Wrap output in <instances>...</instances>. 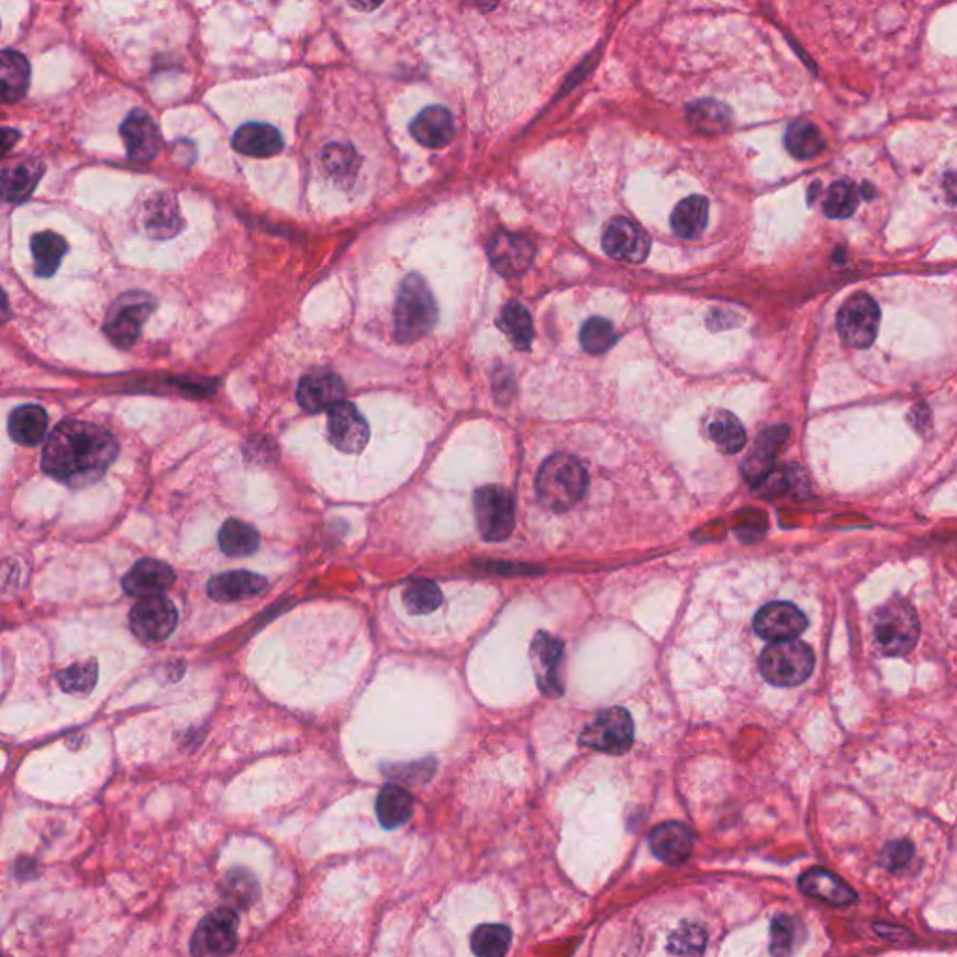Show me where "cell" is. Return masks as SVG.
<instances>
[{"label": "cell", "instance_id": "6da1fadb", "mask_svg": "<svg viewBox=\"0 0 957 957\" xmlns=\"http://www.w3.org/2000/svg\"><path fill=\"white\" fill-rule=\"evenodd\" d=\"M118 455V442L107 429L81 419H66L49 434L42 470L64 485L81 488L100 481Z\"/></svg>", "mask_w": 957, "mask_h": 957}, {"label": "cell", "instance_id": "7a4b0ae2", "mask_svg": "<svg viewBox=\"0 0 957 957\" xmlns=\"http://www.w3.org/2000/svg\"><path fill=\"white\" fill-rule=\"evenodd\" d=\"M438 322V305L421 275H408L395 303V337L402 344L415 343L429 335Z\"/></svg>", "mask_w": 957, "mask_h": 957}, {"label": "cell", "instance_id": "3957f363", "mask_svg": "<svg viewBox=\"0 0 957 957\" xmlns=\"http://www.w3.org/2000/svg\"><path fill=\"white\" fill-rule=\"evenodd\" d=\"M589 485L586 468L580 460L559 453L548 458L537 473V494L544 507L567 511L584 498Z\"/></svg>", "mask_w": 957, "mask_h": 957}, {"label": "cell", "instance_id": "277c9868", "mask_svg": "<svg viewBox=\"0 0 957 957\" xmlns=\"http://www.w3.org/2000/svg\"><path fill=\"white\" fill-rule=\"evenodd\" d=\"M873 636L888 657H901L915 649L920 636L916 610L901 597L888 600L873 615Z\"/></svg>", "mask_w": 957, "mask_h": 957}, {"label": "cell", "instance_id": "5b68a950", "mask_svg": "<svg viewBox=\"0 0 957 957\" xmlns=\"http://www.w3.org/2000/svg\"><path fill=\"white\" fill-rule=\"evenodd\" d=\"M812 649L800 640L771 643L759 658V670L774 686H797L814 672Z\"/></svg>", "mask_w": 957, "mask_h": 957}, {"label": "cell", "instance_id": "8992f818", "mask_svg": "<svg viewBox=\"0 0 957 957\" xmlns=\"http://www.w3.org/2000/svg\"><path fill=\"white\" fill-rule=\"evenodd\" d=\"M473 513L481 537L490 543L505 541L515 529V498L503 486H481L473 496Z\"/></svg>", "mask_w": 957, "mask_h": 957}, {"label": "cell", "instance_id": "52a82bcc", "mask_svg": "<svg viewBox=\"0 0 957 957\" xmlns=\"http://www.w3.org/2000/svg\"><path fill=\"white\" fill-rule=\"evenodd\" d=\"M881 324V311L877 301L872 296L858 292L851 298L843 301L838 316L836 328L842 337L843 343L857 350L870 348Z\"/></svg>", "mask_w": 957, "mask_h": 957}, {"label": "cell", "instance_id": "ba28073f", "mask_svg": "<svg viewBox=\"0 0 957 957\" xmlns=\"http://www.w3.org/2000/svg\"><path fill=\"white\" fill-rule=\"evenodd\" d=\"M154 311V301L141 292H129L120 296L105 318L103 331L111 343L120 348H129L137 343L144 322Z\"/></svg>", "mask_w": 957, "mask_h": 957}, {"label": "cell", "instance_id": "9c48e42d", "mask_svg": "<svg viewBox=\"0 0 957 957\" xmlns=\"http://www.w3.org/2000/svg\"><path fill=\"white\" fill-rule=\"evenodd\" d=\"M634 741V722L625 709H608L584 729L580 743L593 750L606 752L612 756H621L629 750Z\"/></svg>", "mask_w": 957, "mask_h": 957}, {"label": "cell", "instance_id": "30bf717a", "mask_svg": "<svg viewBox=\"0 0 957 957\" xmlns=\"http://www.w3.org/2000/svg\"><path fill=\"white\" fill-rule=\"evenodd\" d=\"M238 943V916L230 909H217L206 916L193 935L195 957H227Z\"/></svg>", "mask_w": 957, "mask_h": 957}, {"label": "cell", "instance_id": "8fae6325", "mask_svg": "<svg viewBox=\"0 0 957 957\" xmlns=\"http://www.w3.org/2000/svg\"><path fill=\"white\" fill-rule=\"evenodd\" d=\"M178 625V612L165 597L141 599L129 612V627L143 642L167 640Z\"/></svg>", "mask_w": 957, "mask_h": 957}, {"label": "cell", "instance_id": "7c38bea8", "mask_svg": "<svg viewBox=\"0 0 957 957\" xmlns=\"http://www.w3.org/2000/svg\"><path fill=\"white\" fill-rule=\"evenodd\" d=\"M529 660L533 666L535 681L544 696H550V698L561 696L565 692L563 673H561L563 642L552 634L539 632L529 647Z\"/></svg>", "mask_w": 957, "mask_h": 957}, {"label": "cell", "instance_id": "4fadbf2b", "mask_svg": "<svg viewBox=\"0 0 957 957\" xmlns=\"http://www.w3.org/2000/svg\"><path fill=\"white\" fill-rule=\"evenodd\" d=\"M371 429L352 402H339L328 414V438L339 451L356 455L365 449Z\"/></svg>", "mask_w": 957, "mask_h": 957}, {"label": "cell", "instance_id": "5bb4252c", "mask_svg": "<svg viewBox=\"0 0 957 957\" xmlns=\"http://www.w3.org/2000/svg\"><path fill=\"white\" fill-rule=\"evenodd\" d=\"M806 627V615L791 602H771L763 606L754 619L756 634L771 643L797 640Z\"/></svg>", "mask_w": 957, "mask_h": 957}, {"label": "cell", "instance_id": "9a60e30c", "mask_svg": "<svg viewBox=\"0 0 957 957\" xmlns=\"http://www.w3.org/2000/svg\"><path fill=\"white\" fill-rule=\"evenodd\" d=\"M649 238L630 219L617 217L610 221L602 236V249L614 260L640 264L649 255Z\"/></svg>", "mask_w": 957, "mask_h": 957}, {"label": "cell", "instance_id": "2e32d148", "mask_svg": "<svg viewBox=\"0 0 957 957\" xmlns=\"http://www.w3.org/2000/svg\"><path fill=\"white\" fill-rule=\"evenodd\" d=\"M488 257L496 272L505 277H516L528 272L535 258V247L526 236L500 232L488 245Z\"/></svg>", "mask_w": 957, "mask_h": 957}, {"label": "cell", "instance_id": "e0dca14e", "mask_svg": "<svg viewBox=\"0 0 957 957\" xmlns=\"http://www.w3.org/2000/svg\"><path fill=\"white\" fill-rule=\"evenodd\" d=\"M120 135L131 161L146 163L158 156L161 135L154 118L144 113L143 109H135L129 113L124 124L120 126Z\"/></svg>", "mask_w": 957, "mask_h": 957}, {"label": "cell", "instance_id": "ac0fdd59", "mask_svg": "<svg viewBox=\"0 0 957 957\" xmlns=\"http://www.w3.org/2000/svg\"><path fill=\"white\" fill-rule=\"evenodd\" d=\"M176 576L167 563L156 559L137 561L122 578V587L129 597L150 599L161 597L174 584Z\"/></svg>", "mask_w": 957, "mask_h": 957}, {"label": "cell", "instance_id": "d6986e66", "mask_svg": "<svg viewBox=\"0 0 957 957\" xmlns=\"http://www.w3.org/2000/svg\"><path fill=\"white\" fill-rule=\"evenodd\" d=\"M343 380L328 371H316L305 374L298 386V402L305 412L318 414L324 410H331L339 402H343Z\"/></svg>", "mask_w": 957, "mask_h": 957}, {"label": "cell", "instance_id": "ffe728a7", "mask_svg": "<svg viewBox=\"0 0 957 957\" xmlns=\"http://www.w3.org/2000/svg\"><path fill=\"white\" fill-rule=\"evenodd\" d=\"M653 855L666 864H681L692 855L694 834L683 823H662L649 836Z\"/></svg>", "mask_w": 957, "mask_h": 957}, {"label": "cell", "instance_id": "44dd1931", "mask_svg": "<svg viewBox=\"0 0 957 957\" xmlns=\"http://www.w3.org/2000/svg\"><path fill=\"white\" fill-rule=\"evenodd\" d=\"M410 131L415 141L427 148H443L457 135L453 115L442 105H432L423 109L419 115L415 116Z\"/></svg>", "mask_w": 957, "mask_h": 957}, {"label": "cell", "instance_id": "7402d4cb", "mask_svg": "<svg viewBox=\"0 0 957 957\" xmlns=\"http://www.w3.org/2000/svg\"><path fill=\"white\" fill-rule=\"evenodd\" d=\"M800 890L815 900L825 901L834 907H845L857 900V892L838 875L823 868H814L799 879Z\"/></svg>", "mask_w": 957, "mask_h": 957}, {"label": "cell", "instance_id": "603a6c76", "mask_svg": "<svg viewBox=\"0 0 957 957\" xmlns=\"http://www.w3.org/2000/svg\"><path fill=\"white\" fill-rule=\"evenodd\" d=\"M143 225L152 238H172L182 229V215L171 193H156L146 200L143 210Z\"/></svg>", "mask_w": 957, "mask_h": 957}, {"label": "cell", "instance_id": "cb8c5ba5", "mask_svg": "<svg viewBox=\"0 0 957 957\" xmlns=\"http://www.w3.org/2000/svg\"><path fill=\"white\" fill-rule=\"evenodd\" d=\"M266 587L268 580L255 572H223L208 582V595L217 602H234L260 595Z\"/></svg>", "mask_w": 957, "mask_h": 957}, {"label": "cell", "instance_id": "d4e9b609", "mask_svg": "<svg viewBox=\"0 0 957 957\" xmlns=\"http://www.w3.org/2000/svg\"><path fill=\"white\" fill-rule=\"evenodd\" d=\"M232 144L243 156L272 158L283 150L285 141L279 129L273 128L270 124L253 122V124H245L236 131Z\"/></svg>", "mask_w": 957, "mask_h": 957}, {"label": "cell", "instance_id": "484cf974", "mask_svg": "<svg viewBox=\"0 0 957 957\" xmlns=\"http://www.w3.org/2000/svg\"><path fill=\"white\" fill-rule=\"evenodd\" d=\"M672 230L683 240H696L707 229L709 202L701 195H692L681 200L672 214Z\"/></svg>", "mask_w": 957, "mask_h": 957}, {"label": "cell", "instance_id": "4316f807", "mask_svg": "<svg viewBox=\"0 0 957 957\" xmlns=\"http://www.w3.org/2000/svg\"><path fill=\"white\" fill-rule=\"evenodd\" d=\"M47 412L42 406L36 404H25L15 408L10 421H8V430L14 442L19 445H38L43 442L47 434Z\"/></svg>", "mask_w": 957, "mask_h": 957}, {"label": "cell", "instance_id": "83f0119b", "mask_svg": "<svg viewBox=\"0 0 957 957\" xmlns=\"http://www.w3.org/2000/svg\"><path fill=\"white\" fill-rule=\"evenodd\" d=\"M0 79H2V101L14 103L19 101L29 90L30 66L29 60L21 53L6 49L0 55Z\"/></svg>", "mask_w": 957, "mask_h": 957}, {"label": "cell", "instance_id": "f1b7e54d", "mask_svg": "<svg viewBox=\"0 0 957 957\" xmlns=\"http://www.w3.org/2000/svg\"><path fill=\"white\" fill-rule=\"evenodd\" d=\"M414 810V800L406 789L399 786H386L376 799V815L384 829L402 827Z\"/></svg>", "mask_w": 957, "mask_h": 957}, {"label": "cell", "instance_id": "f546056e", "mask_svg": "<svg viewBox=\"0 0 957 957\" xmlns=\"http://www.w3.org/2000/svg\"><path fill=\"white\" fill-rule=\"evenodd\" d=\"M42 163L27 161L2 172V195L8 202H25L42 178Z\"/></svg>", "mask_w": 957, "mask_h": 957}, {"label": "cell", "instance_id": "4dcf8cb0", "mask_svg": "<svg viewBox=\"0 0 957 957\" xmlns=\"http://www.w3.org/2000/svg\"><path fill=\"white\" fill-rule=\"evenodd\" d=\"M32 257H34V272L40 277H51L68 253V243L55 232H40L30 242Z\"/></svg>", "mask_w": 957, "mask_h": 957}, {"label": "cell", "instance_id": "1f68e13d", "mask_svg": "<svg viewBox=\"0 0 957 957\" xmlns=\"http://www.w3.org/2000/svg\"><path fill=\"white\" fill-rule=\"evenodd\" d=\"M219 546L230 558H245L257 552L260 533L242 520L230 518L219 531Z\"/></svg>", "mask_w": 957, "mask_h": 957}, {"label": "cell", "instance_id": "d6a6232c", "mask_svg": "<svg viewBox=\"0 0 957 957\" xmlns=\"http://www.w3.org/2000/svg\"><path fill=\"white\" fill-rule=\"evenodd\" d=\"M784 143H786L787 152L793 158L802 159V161L817 158L825 148L823 133L810 120L791 122L787 128Z\"/></svg>", "mask_w": 957, "mask_h": 957}, {"label": "cell", "instance_id": "836d02e7", "mask_svg": "<svg viewBox=\"0 0 957 957\" xmlns=\"http://www.w3.org/2000/svg\"><path fill=\"white\" fill-rule=\"evenodd\" d=\"M498 326L518 350H528L533 343V337H535L533 320L528 309L520 301L513 300L505 303L498 318Z\"/></svg>", "mask_w": 957, "mask_h": 957}, {"label": "cell", "instance_id": "e575fe53", "mask_svg": "<svg viewBox=\"0 0 957 957\" xmlns=\"http://www.w3.org/2000/svg\"><path fill=\"white\" fill-rule=\"evenodd\" d=\"M787 429L784 427H778V429L767 430L763 432V436L759 438L758 447L754 449V453L748 458V462L744 464V475L754 481V483H759L763 481L769 472H771L772 458L776 455V451L780 449L782 442L786 440Z\"/></svg>", "mask_w": 957, "mask_h": 957}, {"label": "cell", "instance_id": "d590c367", "mask_svg": "<svg viewBox=\"0 0 957 957\" xmlns=\"http://www.w3.org/2000/svg\"><path fill=\"white\" fill-rule=\"evenodd\" d=\"M806 939V929L799 918L791 915L774 916L771 924V954L774 957H793Z\"/></svg>", "mask_w": 957, "mask_h": 957}, {"label": "cell", "instance_id": "8d00e7d4", "mask_svg": "<svg viewBox=\"0 0 957 957\" xmlns=\"http://www.w3.org/2000/svg\"><path fill=\"white\" fill-rule=\"evenodd\" d=\"M707 430L716 447L728 455L739 453L746 443V432L741 421L726 410H718L713 414Z\"/></svg>", "mask_w": 957, "mask_h": 957}, {"label": "cell", "instance_id": "74e56055", "mask_svg": "<svg viewBox=\"0 0 957 957\" xmlns=\"http://www.w3.org/2000/svg\"><path fill=\"white\" fill-rule=\"evenodd\" d=\"M511 941V929L501 924H483L472 933L473 954L477 957H505Z\"/></svg>", "mask_w": 957, "mask_h": 957}, {"label": "cell", "instance_id": "f35d334b", "mask_svg": "<svg viewBox=\"0 0 957 957\" xmlns=\"http://www.w3.org/2000/svg\"><path fill=\"white\" fill-rule=\"evenodd\" d=\"M442 591L430 580H414L404 587L402 602L410 614L425 615L434 612L442 604Z\"/></svg>", "mask_w": 957, "mask_h": 957}, {"label": "cell", "instance_id": "ab89813d", "mask_svg": "<svg viewBox=\"0 0 957 957\" xmlns=\"http://www.w3.org/2000/svg\"><path fill=\"white\" fill-rule=\"evenodd\" d=\"M858 200H860V193L857 186L847 180H840L827 189L823 210L830 219H847L855 214Z\"/></svg>", "mask_w": 957, "mask_h": 957}, {"label": "cell", "instance_id": "60d3db41", "mask_svg": "<svg viewBox=\"0 0 957 957\" xmlns=\"http://www.w3.org/2000/svg\"><path fill=\"white\" fill-rule=\"evenodd\" d=\"M615 341H617V333H615L614 324L600 316L589 318L580 331V343L587 354H593V356L608 352Z\"/></svg>", "mask_w": 957, "mask_h": 957}, {"label": "cell", "instance_id": "b9f144b4", "mask_svg": "<svg viewBox=\"0 0 957 957\" xmlns=\"http://www.w3.org/2000/svg\"><path fill=\"white\" fill-rule=\"evenodd\" d=\"M58 685L68 694H88L98 681V664L83 662L75 664L57 675Z\"/></svg>", "mask_w": 957, "mask_h": 957}, {"label": "cell", "instance_id": "7bdbcfd3", "mask_svg": "<svg viewBox=\"0 0 957 957\" xmlns=\"http://www.w3.org/2000/svg\"><path fill=\"white\" fill-rule=\"evenodd\" d=\"M227 894L234 905L238 907H249L253 901L257 900L258 886L255 877L251 873L236 870L227 875Z\"/></svg>", "mask_w": 957, "mask_h": 957}, {"label": "cell", "instance_id": "ee69618b", "mask_svg": "<svg viewBox=\"0 0 957 957\" xmlns=\"http://www.w3.org/2000/svg\"><path fill=\"white\" fill-rule=\"evenodd\" d=\"M324 165L335 176H348L358 169V156L350 146L331 144L324 152Z\"/></svg>", "mask_w": 957, "mask_h": 957}, {"label": "cell", "instance_id": "f6af8a7d", "mask_svg": "<svg viewBox=\"0 0 957 957\" xmlns=\"http://www.w3.org/2000/svg\"><path fill=\"white\" fill-rule=\"evenodd\" d=\"M690 120L698 126V128L707 129V131H715L718 128H724L726 124V109L716 103V101H701V103H696L690 111Z\"/></svg>", "mask_w": 957, "mask_h": 957}, {"label": "cell", "instance_id": "bcb514c9", "mask_svg": "<svg viewBox=\"0 0 957 957\" xmlns=\"http://www.w3.org/2000/svg\"><path fill=\"white\" fill-rule=\"evenodd\" d=\"M672 943L679 954H700L705 946V935L700 929L686 928L675 935Z\"/></svg>", "mask_w": 957, "mask_h": 957}, {"label": "cell", "instance_id": "7dc6e473", "mask_svg": "<svg viewBox=\"0 0 957 957\" xmlns=\"http://www.w3.org/2000/svg\"><path fill=\"white\" fill-rule=\"evenodd\" d=\"M913 857V845L909 842L888 843L883 851V864L888 870H896L905 866Z\"/></svg>", "mask_w": 957, "mask_h": 957}, {"label": "cell", "instance_id": "c3c4849f", "mask_svg": "<svg viewBox=\"0 0 957 957\" xmlns=\"http://www.w3.org/2000/svg\"><path fill=\"white\" fill-rule=\"evenodd\" d=\"M10 141H17V133L12 129H4V152L10 150Z\"/></svg>", "mask_w": 957, "mask_h": 957}]
</instances>
